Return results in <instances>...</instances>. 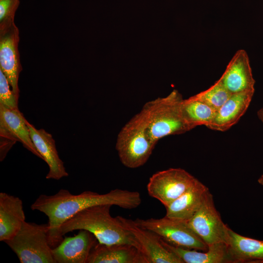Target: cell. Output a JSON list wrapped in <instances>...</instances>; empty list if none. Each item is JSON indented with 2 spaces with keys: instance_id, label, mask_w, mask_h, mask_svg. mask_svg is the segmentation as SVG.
I'll return each instance as SVG.
<instances>
[{
  "instance_id": "cell-1",
  "label": "cell",
  "mask_w": 263,
  "mask_h": 263,
  "mask_svg": "<svg viewBox=\"0 0 263 263\" xmlns=\"http://www.w3.org/2000/svg\"><path fill=\"white\" fill-rule=\"evenodd\" d=\"M141 201L140 194L136 191L116 188L105 194L86 190L73 194L68 190L61 189L52 195H40L31 208L47 216L49 242L53 248L63 239L59 235L61 225L81 210L101 205H114L131 209L139 207Z\"/></svg>"
},
{
  "instance_id": "cell-2",
  "label": "cell",
  "mask_w": 263,
  "mask_h": 263,
  "mask_svg": "<svg viewBox=\"0 0 263 263\" xmlns=\"http://www.w3.org/2000/svg\"><path fill=\"white\" fill-rule=\"evenodd\" d=\"M110 205L88 207L65 221L60 227L59 236L76 230L84 229L93 234L98 243L106 244H127L139 246L131 232L122 225L117 217L110 214Z\"/></svg>"
},
{
  "instance_id": "cell-3",
  "label": "cell",
  "mask_w": 263,
  "mask_h": 263,
  "mask_svg": "<svg viewBox=\"0 0 263 263\" xmlns=\"http://www.w3.org/2000/svg\"><path fill=\"white\" fill-rule=\"evenodd\" d=\"M183 99L182 95L174 90L167 96L149 101L143 106L140 111L156 143L164 137L182 134L193 129L183 113Z\"/></svg>"
},
{
  "instance_id": "cell-4",
  "label": "cell",
  "mask_w": 263,
  "mask_h": 263,
  "mask_svg": "<svg viewBox=\"0 0 263 263\" xmlns=\"http://www.w3.org/2000/svg\"><path fill=\"white\" fill-rule=\"evenodd\" d=\"M156 143L151 137L140 111L121 129L115 148L122 164L128 168L135 169L147 162Z\"/></svg>"
},
{
  "instance_id": "cell-5",
  "label": "cell",
  "mask_w": 263,
  "mask_h": 263,
  "mask_svg": "<svg viewBox=\"0 0 263 263\" xmlns=\"http://www.w3.org/2000/svg\"><path fill=\"white\" fill-rule=\"evenodd\" d=\"M4 242L21 263H56L49 242L47 224L25 221L15 236Z\"/></svg>"
},
{
  "instance_id": "cell-6",
  "label": "cell",
  "mask_w": 263,
  "mask_h": 263,
  "mask_svg": "<svg viewBox=\"0 0 263 263\" xmlns=\"http://www.w3.org/2000/svg\"><path fill=\"white\" fill-rule=\"evenodd\" d=\"M139 226L158 235L168 244L185 249L205 251L208 246L193 231L188 222L165 216L160 219L137 218Z\"/></svg>"
},
{
  "instance_id": "cell-7",
  "label": "cell",
  "mask_w": 263,
  "mask_h": 263,
  "mask_svg": "<svg viewBox=\"0 0 263 263\" xmlns=\"http://www.w3.org/2000/svg\"><path fill=\"white\" fill-rule=\"evenodd\" d=\"M197 180L183 169L170 168L153 174L149 179L147 188L149 195L159 201L166 207Z\"/></svg>"
},
{
  "instance_id": "cell-8",
  "label": "cell",
  "mask_w": 263,
  "mask_h": 263,
  "mask_svg": "<svg viewBox=\"0 0 263 263\" xmlns=\"http://www.w3.org/2000/svg\"><path fill=\"white\" fill-rule=\"evenodd\" d=\"M188 223L208 246L218 243L228 244L230 228L222 221L209 190L198 210Z\"/></svg>"
},
{
  "instance_id": "cell-9",
  "label": "cell",
  "mask_w": 263,
  "mask_h": 263,
  "mask_svg": "<svg viewBox=\"0 0 263 263\" xmlns=\"http://www.w3.org/2000/svg\"><path fill=\"white\" fill-rule=\"evenodd\" d=\"M117 217L132 234L149 263H184L163 244L161 238L156 233L139 226L134 220L121 216Z\"/></svg>"
},
{
  "instance_id": "cell-10",
  "label": "cell",
  "mask_w": 263,
  "mask_h": 263,
  "mask_svg": "<svg viewBox=\"0 0 263 263\" xmlns=\"http://www.w3.org/2000/svg\"><path fill=\"white\" fill-rule=\"evenodd\" d=\"M19 29L15 23L9 28L0 31V70L18 97L19 77L22 70L19 50Z\"/></svg>"
},
{
  "instance_id": "cell-11",
  "label": "cell",
  "mask_w": 263,
  "mask_h": 263,
  "mask_svg": "<svg viewBox=\"0 0 263 263\" xmlns=\"http://www.w3.org/2000/svg\"><path fill=\"white\" fill-rule=\"evenodd\" d=\"M94 235L88 230H79L73 237H64L62 242L52 248L56 263H87L90 253L98 243Z\"/></svg>"
},
{
  "instance_id": "cell-12",
  "label": "cell",
  "mask_w": 263,
  "mask_h": 263,
  "mask_svg": "<svg viewBox=\"0 0 263 263\" xmlns=\"http://www.w3.org/2000/svg\"><path fill=\"white\" fill-rule=\"evenodd\" d=\"M219 79L231 94L255 90V80L245 50L235 53Z\"/></svg>"
},
{
  "instance_id": "cell-13",
  "label": "cell",
  "mask_w": 263,
  "mask_h": 263,
  "mask_svg": "<svg viewBox=\"0 0 263 263\" xmlns=\"http://www.w3.org/2000/svg\"><path fill=\"white\" fill-rule=\"evenodd\" d=\"M0 131L2 139L21 142L24 147L40 158L30 137L26 120L19 109L0 104Z\"/></svg>"
},
{
  "instance_id": "cell-14",
  "label": "cell",
  "mask_w": 263,
  "mask_h": 263,
  "mask_svg": "<svg viewBox=\"0 0 263 263\" xmlns=\"http://www.w3.org/2000/svg\"><path fill=\"white\" fill-rule=\"evenodd\" d=\"M26 124L32 142L40 158L49 167V171L46 178L58 180L62 177H67L69 174L66 171L63 161L58 156L52 135L44 129H37L27 120Z\"/></svg>"
},
{
  "instance_id": "cell-15",
  "label": "cell",
  "mask_w": 263,
  "mask_h": 263,
  "mask_svg": "<svg viewBox=\"0 0 263 263\" xmlns=\"http://www.w3.org/2000/svg\"><path fill=\"white\" fill-rule=\"evenodd\" d=\"M255 90L232 94L217 111L207 127L210 130L225 132L235 125L245 113L253 98Z\"/></svg>"
},
{
  "instance_id": "cell-16",
  "label": "cell",
  "mask_w": 263,
  "mask_h": 263,
  "mask_svg": "<svg viewBox=\"0 0 263 263\" xmlns=\"http://www.w3.org/2000/svg\"><path fill=\"white\" fill-rule=\"evenodd\" d=\"M87 263H149L143 254L132 244H106L98 242L92 248Z\"/></svg>"
},
{
  "instance_id": "cell-17",
  "label": "cell",
  "mask_w": 263,
  "mask_h": 263,
  "mask_svg": "<svg viewBox=\"0 0 263 263\" xmlns=\"http://www.w3.org/2000/svg\"><path fill=\"white\" fill-rule=\"evenodd\" d=\"M25 221L23 203L19 197L0 193V241L13 238Z\"/></svg>"
},
{
  "instance_id": "cell-18",
  "label": "cell",
  "mask_w": 263,
  "mask_h": 263,
  "mask_svg": "<svg viewBox=\"0 0 263 263\" xmlns=\"http://www.w3.org/2000/svg\"><path fill=\"white\" fill-rule=\"evenodd\" d=\"M208 188L198 180L188 190L166 207L165 216L188 222L200 207Z\"/></svg>"
},
{
  "instance_id": "cell-19",
  "label": "cell",
  "mask_w": 263,
  "mask_h": 263,
  "mask_svg": "<svg viewBox=\"0 0 263 263\" xmlns=\"http://www.w3.org/2000/svg\"><path fill=\"white\" fill-rule=\"evenodd\" d=\"M163 244L178 256L184 263H233L228 244L218 243L208 245L203 251L172 245L161 238Z\"/></svg>"
},
{
  "instance_id": "cell-20",
  "label": "cell",
  "mask_w": 263,
  "mask_h": 263,
  "mask_svg": "<svg viewBox=\"0 0 263 263\" xmlns=\"http://www.w3.org/2000/svg\"><path fill=\"white\" fill-rule=\"evenodd\" d=\"M228 247L233 263H263V241L229 230Z\"/></svg>"
},
{
  "instance_id": "cell-21",
  "label": "cell",
  "mask_w": 263,
  "mask_h": 263,
  "mask_svg": "<svg viewBox=\"0 0 263 263\" xmlns=\"http://www.w3.org/2000/svg\"><path fill=\"white\" fill-rule=\"evenodd\" d=\"M182 110L186 120L193 128L207 126L214 119L216 111L194 95L183 99Z\"/></svg>"
},
{
  "instance_id": "cell-22",
  "label": "cell",
  "mask_w": 263,
  "mask_h": 263,
  "mask_svg": "<svg viewBox=\"0 0 263 263\" xmlns=\"http://www.w3.org/2000/svg\"><path fill=\"white\" fill-rule=\"evenodd\" d=\"M231 94L219 79L209 88L194 96L217 111Z\"/></svg>"
},
{
  "instance_id": "cell-23",
  "label": "cell",
  "mask_w": 263,
  "mask_h": 263,
  "mask_svg": "<svg viewBox=\"0 0 263 263\" xmlns=\"http://www.w3.org/2000/svg\"><path fill=\"white\" fill-rule=\"evenodd\" d=\"M19 4V0H0V31L15 23V16Z\"/></svg>"
},
{
  "instance_id": "cell-24",
  "label": "cell",
  "mask_w": 263,
  "mask_h": 263,
  "mask_svg": "<svg viewBox=\"0 0 263 263\" xmlns=\"http://www.w3.org/2000/svg\"><path fill=\"white\" fill-rule=\"evenodd\" d=\"M18 98L12 91L5 75L0 70V104L11 109H18Z\"/></svg>"
},
{
  "instance_id": "cell-25",
  "label": "cell",
  "mask_w": 263,
  "mask_h": 263,
  "mask_svg": "<svg viewBox=\"0 0 263 263\" xmlns=\"http://www.w3.org/2000/svg\"><path fill=\"white\" fill-rule=\"evenodd\" d=\"M257 115L259 119L263 124V108L259 109L257 112Z\"/></svg>"
},
{
  "instance_id": "cell-26",
  "label": "cell",
  "mask_w": 263,
  "mask_h": 263,
  "mask_svg": "<svg viewBox=\"0 0 263 263\" xmlns=\"http://www.w3.org/2000/svg\"><path fill=\"white\" fill-rule=\"evenodd\" d=\"M258 182L260 185L263 186V174L258 179Z\"/></svg>"
}]
</instances>
